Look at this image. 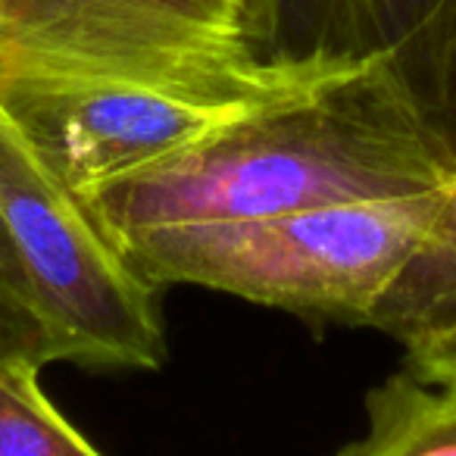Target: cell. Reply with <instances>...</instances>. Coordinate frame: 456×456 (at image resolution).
<instances>
[{"label":"cell","instance_id":"8fae6325","mask_svg":"<svg viewBox=\"0 0 456 456\" xmlns=\"http://www.w3.org/2000/svg\"><path fill=\"white\" fill-rule=\"evenodd\" d=\"M0 360L28 362V366H51L66 362L63 344L45 319V313L26 297L0 291Z\"/></svg>","mask_w":456,"mask_h":456},{"label":"cell","instance_id":"4fadbf2b","mask_svg":"<svg viewBox=\"0 0 456 456\" xmlns=\"http://www.w3.org/2000/svg\"><path fill=\"white\" fill-rule=\"evenodd\" d=\"M0 291H10V294H16V297H26L35 304V294H32V288H28L26 269H22L20 254H16L13 241H10V235H7V228H4V222H0Z\"/></svg>","mask_w":456,"mask_h":456},{"label":"cell","instance_id":"ba28073f","mask_svg":"<svg viewBox=\"0 0 456 456\" xmlns=\"http://www.w3.org/2000/svg\"><path fill=\"white\" fill-rule=\"evenodd\" d=\"M456 313V182L447 191L435 235L422 254L406 266L400 281L379 306L372 325L385 335L406 341Z\"/></svg>","mask_w":456,"mask_h":456},{"label":"cell","instance_id":"8992f818","mask_svg":"<svg viewBox=\"0 0 456 456\" xmlns=\"http://www.w3.org/2000/svg\"><path fill=\"white\" fill-rule=\"evenodd\" d=\"M437 0H279L275 60L360 63L394 53Z\"/></svg>","mask_w":456,"mask_h":456},{"label":"cell","instance_id":"52a82bcc","mask_svg":"<svg viewBox=\"0 0 456 456\" xmlns=\"http://www.w3.org/2000/svg\"><path fill=\"white\" fill-rule=\"evenodd\" d=\"M338 456H456V387L394 372L366 394V425Z\"/></svg>","mask_w":456,"mask_h":456},{"label":"cell","instance_id":"7c38bea8","mask_svg":"<svg viewBox=\"0 0 456 456\" xmlns=\"http://www.w3.org/2000/svg\"><path fill=\"white\" fill-rule=\"evenodd\" d=\"M400 344L406 354V369H412L422 379L456 387V313Z\"/></svg>","mask_w":456,"mask_h":456},{"label":"cell","instance_id":"3957f363","mask_svg":"<svg viewBox=\"0 0 456 456\" xmlns=\"http://www.w3.org/2000/svg\"><path fill=\"white\" fill-rule=\"evenodd\" d=\"M344 66L354 63L310 60L248 82H184L0 63V110L72 194L88 197Z\"/></svg>","mask_w":456,"mask_h":456},{"label":"cell","instance_id":"6da1fadb","mask_svg":"<svg viewBox=\"0 0 456 456\" xmlns=\"http://www.w3.org/2000/svg\"><path fill=\"white\" fill-rule=\"evenodd\" d=\"M456 163L391 53L344 66L82 197L116 250L159 232L447 191Z\"/></svg>","mask_w":456,"mask_h":456},{"label":"cell","instance_id":"9c48e42d","mask_svg":"<svg viewBox=\"0 0 456 456\" xmlns=\"http://www.w3.org/2000/svg\"><path fill=\"white\" fill-rule=\"evenodd\" d=\"M391 60L456 163V0H437Z\"/></svg>","mask_w":456,"mask_h":456},{"label":"cell","instance_id":"30bf717a","mask_svg":"<svg viewBox=\"0 0 456 456\" xmlns=\"http://www.w3.org/2000/svg\"><path fill=\"white\" fill-rule=\"evenodd\" d=\"M41 369L0 360V456H103L38 381Z\"/></svg>","mask_w":456,"mask_h":456},{"label":"cell","instance_id":"5b68a950","mask_svg":"<svg viewBox=\"0 0 456 456\" xmlns=\"http://www.w3.org/2000/svg\"><path fill=\"white\" fill-rule=\"evenodd\" d=\"M279 0H0V63L248 82L275 60Z\"/></svg>","mask_w":456,"mask_h":456},{"label":"cell","instance_id":"277c9868","mask_svg":"<svg viewBox=\"0 0 456 456\" xmlns=\"http://www.w3.org/2000/svg\"><path fill=\"white\" fill-rule=\"evenodd\" d=\"M0 222L66 362L159 369L166 331L157 288L107 241L97 222L0 110Z\"/></svg>","mask_w":456,"mask_h":456},{"label":"cell","instance_id":"7a4b0ae2","mask_svg":"<svg viewBox=\"0 0 456 456\" xmlns=\"http://www.w3.org/2000/svg\"><path fill=\"white\" fill-rule=\"evenodd\" d=\"M447 191L175 228L119 254L157 291L191 285L297 316L372 325L435 235Z\"/></svg>","mask_w":456,"mask_h":456}]
</instances>
